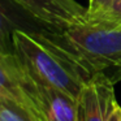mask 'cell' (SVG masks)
I'll use <instances>...</instances> for the list:
<instances>
[{"instance_id": "8992f818", "label": "cell", "mask_w": 121, "mask_h": 121, "mask_svg": "<svg viewBox=\"0 0 121 121\" xmlns=\"http://www.w3.org/2000/svg\"><path fill=\"white\" fill-rule=\"evenodd\" d=\"M83 22L103 29H121V0H113L109 8L96 17H83Z\"/></svg>"}, {"instance_id": "9c48e42d", "label": "cell", "mask_w": 121, "mask_h": 121, "mask_svg": "<svg viewBox=\"0 0 121 121\" xmlns=\"http://www.w3.org/2000/svg\"><path fill=\"white\" fill-rule=\"evenodd\" d=\"M112 1L113 0H89V7L86 8L85 17L91 18V17H96L99 14L104 13L111 7Z\"/></svg>"}, {"instance_id": "5b68a950", "label": "cell", "mask_w": 121, "mask_h": 121, "mask_svg": "<svg viewBox=\"0 0 121 121\" xmlns=\"http://www.w3.org/2000/svg\"><path fill=\"white\" fill-rule=\"evenodd\" d=\"M113 96V82L105 73L87 81L77 98L78 121H105L108 104Z\"/></svg>"}, {"instance_id": "3957f363", "label": "cell", "mask_w": 121, "mask_h": 121, "mask_svg": "<svg viewBox=\"0 0 121 121\" xmlns=\"http://www.w3.org/2000/svg\"><path fill=\"white\" fill-rule=\"evenodd\" d=\"M0 98L20 105L34 121H47L38 104L29 69L17 52L0 55Z\"/></svg>"}, {"instance_id": "277c9868", "label": "cell", "mask_w": 121, "mask_h": 121, "mask_svg": "<svg viewBox=\"0 0 121 121\" xmlns=\"http://www.w3.org/2000/svg\"><path fill=\"white\" fill-rule=\"evenodd\" d=\"M39 24L63 30L72 24L83 21L86 8L74 0H9Z\"/></svg>"}, {"instance_id": "7a4b0ae2", "label": "cell", "mask_w": 121, "mask_h": 121, "mask_svg": "<svg viewBox=\"0 0 121 121\" xmlns=\"http://www.w3.org/2000/svg\"><path fill=\"white\" fill-rule=\"evenodd\" d=\"M16 52L33 72L77 102L81 89L87 79L66 53L40 33L13 31Z\"/></svg>"}, {"instance_id": "6da1fadb", "label": "cell", "mask_w": 121, "mask_h": 121, "mask_svg": "<svg viewBox=\"0 0 121 121\" xmlns=\"http://www.w3.org/2000/svg\"><path fill=\"white\" fill-rule=\"evenodd\" d=\"M68 53L87 81L112 69L115 83L121 76V29H103L85 24H72L63 30L42 33Z\"/></svg>"}, {"instance_id": "52a82bcc", "label": "cell", "mask_w": 121, "mask_h": 121, "mask_svg": "<svg viewBox=\"0 0 121 121\" xmlns=\"http://www.w3.org/2000/svg\"><path fill=\"white\" fill-rule=\"evenodd\" d=\"M14 26L7 16L5 11L0 4V55L16 53V47L13 42Z\"/></svg>"}, {"instance_id": "ba28073f", "label": "cell", "mask_w": 121, "mask_h": 121, "mask_svg": "<svg viewBox=\"0 0 121 121\" xmlns=\"http://www.w3.org/2000/svg\"><path fill=\"white\" fill-rule=\"evenodd\" d=\"M0 121H34V118L20 105L0 98Z\"/></svg>"}, {"instance_id": "30bf717a", "label": "cell", "mask_w": 121, "mask_h": 121, "mask_svg": "<svg viewBox=\"0 0 121 121\" xmlns=\"http://www.w3.org/2000/svg\"><path fill=\"white\" fill-rule=\"evenodd\" d=\"M105 121H121V105L117 103L115 96L109 100L107 115H105Z\"/></svg>"}, {"instance_id": "8fae6325", "label": "cell", "mask_w": 121, "mask_h": 121, "mask_svg": "<svg viewBox=\"0 0 121 121\" xmlns=\"http://www.w3.org/2000/svg\"><path fill=\"white\" fill-rule=\"evenodd\" d=\"M120 79H121V76H120Z\"/></svg>"}]
</instances>
